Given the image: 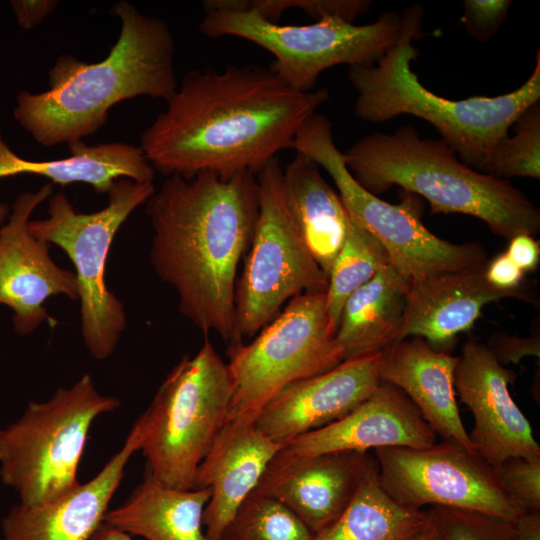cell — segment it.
<instances>
[{
  "mask_svg": "<svg viewBox=\"0 0 540 540\" xmlns=\"http://www.w3.org/2000/svg\"><path fill=\"white\" fill-rule=\"evenodd\" d=\"M354 179L374 195L397 185L425 198L432 214H465L509 241L540 231V211L520 189L464 164L443 140L421 138L411 126L373 133L343 153Z\"/></svg>",
  "mask_w": 540,
  "mask_h": 540,
  "instance_id": "5b68a950",
  "label": "cell"
},
{
  "mask_svg": "<svg viewBox=\"0 0 540 540\" xmlns=\"http://www.w3.org/2000/svg\"><path fill=\"white\" fill-rule=\"evenodd\" d=\"M140 445L137 420L121 449L88 482L46 503L15 504L1 521L2 540H90Z\"/></svg>",
  "mask_w": 540,
  "mask_h": 540,
  "instance_id": "d6986e66",
  "label": "cell"
},
{
  "mask_svg": "<svg viewBox=\"0 0 540 540\" xmlns=\"http://www.w3.org/2000/svg\"><path fill=\"white\" fill-rule=\"evenodd\" d=\"M283 448L255 425L225 424L197 468L194 488H209L203 514L208 540H218L243 501L257 487L274 456Z\"/></svg>",
  "mask_w": 540,
  "mask_h": 540,
  "instance_id": "44dd1931",
  "label": "cell"
},
{
  "mask_svg": "<svg viewBox=\"0 0 540 540\" xmlns=\"http://www.w3.org/2000/svg\"><path fill=\"white\" fill-rule=\"evenodd\" d=\"M506 254L523 272L532 271L540 260V246L533 236L520 234L509 240Z\"/></svg>",
  "mask_w": 540,
  "mask_h": 540,
  "instance_id": "74e56055",
  "label": "cell"
},
{
  "mask_svg": "<svg viewBox=\"0 0 540 540\" xmlns=\"http://www.w3.org/2000/svg\"><path fill=\"white\" fill-rule=\"evenodd\" d=\"M11 8L16 16L18 24L25 30L38 26L50 15L58 1L56 0H13Z\"/></svg>",
  "mask_w": 540,
  "mask_h": 540,
  "instance_id": "8d00e7d4",
  "label": "cell"
},
{
  "mask_svg": "<svg viewBox=\"0 0 540 540\" xmlns=\"http://www.w3.org/2000/svg\"><path fill=\"white\" fill-rule=\"evenodd\" d=\"M232 397L226 424L248 425L278 392L344 360L331 329L325 293H304L255 338L228 349Z\"/></svg>",
  "mask_w": 540,
  "mask_h": 540,
  "instance_id": "30bf717a",
  "label": "cell"
},
{
  "mask_svg": "<svg viewBox=\"0 0 540 540\" xmlns=\"http://www.w3.org/2000/svg\"><path fill=\"white\" fill-rule=\"evenodd\" d=\"M382 353L343 360L333 369L282 389L253 424L271 440L294 438L333 423L355 409L379 386Z\"/></svg>",
  "mask_w": 540,
  "mask_h": 540,
  "instance_id": "e0dca14e",
  "label": "cell"
},
{
  "mask_svg": "<svg viewBox=\"0 0 540 540\" xmlns=\"http://www.w3.org/2000/svg\"><path fill=\"white\" fill-rule=\"evenodd\" d=\"M283 191L291 218L310 254L328 277L352 221L320 167L296 153L283 169Z\"/></svg>",
  "mask_w": 540,
  "mask_h": 540,
  "instance_id": "603a6c76",
  "label": "cell"
},
{
  "mask_svg": "<svg viewBox=\"0 0 540 540\" xmlns=\"http://www.w3.org/2000/svg\"><path fill=\"white\" fill-rule=\"evenodd\" d=\"M389 265L383 246L353 219L330 272L325 292L330 326L336 334L348 297Z\"/></svg>",
  "mask_w": 540,
  "mask_h": 540,
  "instance_id": "83f0119b",
  "label": "cell"
},
{
  "mask_svg": "<svg viewBox=\"0 0 540 540\" xmlns=\"http://www.w3.org/2000/svg\"><path fill=\"white\" fill-rule=\"evenodd\" d=\"M441 540H513V523L483 513L434 507Z\"/></svg>",
  "mask_w": 540,
  "mask_h": 540,
  "instance_id": "1f68e13d",
  "label": "cell"
},
{
  "mask_svg": "<svg viewBox=\"0 0 540 540\" xmlns=\"http://www.w3.org/2000/svg\"><path fill=\"white\" fill-rule=\"evenodd\" d=\"M205 11L241 10L253 11L270 22H277L287 9H299L319 20L325 16H339L350 22L367 13L371 5L366 0H207Z\"/></svg>",
  "mask_w": 540,
  "mask_h": 540,
  "instance_id": "4dcf8cb0",
  "label": "cell"
},
{
  "mask_svg": "<svg viewBox=\"0 0 540 540\" xmlns=\"http://www.w3.org/2000/svg\"><path fill=\"white\" fill-rule=\"evenodd\" d=\"M258 206L250 172L171 175L146 201L156 274L176 291L180 313L229 347L236 344L238 266L251 244Z\"/></svg>",
  "mask_w": 540,
  "mask_h": 540,
  "instance_id": "7a4b0ae2",
  "label": "cell"
},
{
  "mask_svg": "<svg viewBox=\"0 0 540 540\" xmlns=\"http://www.w3.org/2000/svg\"><path fill=\"white\" fill-rule=\"evenodd\" d=\"M426 517L427 511L406 508L388 495L375 459L343 513L314 540H410Z\"/></svg>",
  "mask_w": 540,
  "mask_h": 540,
  "instance_id": "4316f807",
  "label": "cell"
},
{
  "mask_svg": "<svg viewBox=\"0 0 540 540\" xmlns=\"http://www.w3.org/2000/svg\"><path fill=\"white\" fill-rule=\"evenodd\" d=\"M256 180L258 216L235 289V345L256 336L295 296L325 293L328 285L289 213L277 157Z\"/></svg>",
  "mask_w": 540,
  "mask_h": 540,
  "instance_id": "7c38bea8",
  "label": "cell"
},
{
  "mask_svg": "<svg viewBox=\"0 0 540 540\" xmlns=\"http://www.w3.org/2000/svg\"><path fill=\"white\" fill-rule=\"evenodd\" d=\"M410 282L389 264L348 297L335 334L344 360L383 353L398 342Z\"/></svg>",
  "mask_w": 540,
  "mask_h": 540,
  "instance_id": "484cf974",
  "label": "cell"
},
{
  "mask_svg": "<svg viewBox=\"0 0 540 540\" xmlns=\"http://www.w3.org/2000/svg\"><path fill=\"white\" fill-rule=\"evenodd\" d=\"M510 0H465L461 22L467 32L480 42H487L504 22Z\"/></svg>",
  "mask_w": 540,
  "mask_h": 540,
  "instance_id": "836d02e7",
  "label": "cell"
},
{
  "mask_svg": "<svg viewBox=\"0 0 540 540\" xmlns=\"http://www.w3.org/2000/svg\"><path fill=\"white\" fill-rule=\"evenodd\" d=\"M458 357L454 388L474 416L469 439L475 453L493 468L511 457L540 458L530 422L509 392L515 372L476 341L465 343Z\"/></svg>",
  "mask_w": 540,
  "mask_h": 540,
  "instance_id": "9a60e30c",
  "label": "cell"
},
{
  "mask_svg": "<svg viewBox=\"0 0 540 540\" xmlns=\"http://www.w3.org/2000/svg\"><path fill=\"white\" fill-rule=\"evenodd\" d=\"M9 212V207L6 203L0 201V222L5 219Z\"/></svg>",
  "mask_w": 540,
  "mask_h": 540,
  "instance_id": "b9f144b4",
  "label": "cell"
},
{
  "mask_svg": "<svg viewBox=\"0 0 540 540\" xmlns=\"http://www.w3.org/2000/svg\"><path fill=\"white\" fill-rule=\"evenodd\" d=\"M484 267L411 280L398 342L421 337L439 350L472 328L485 305L505 298H525L521 289L491 286Z\"/></svg>",
  "mask_w": 540,
  "mask_h": 540,
  "instance_id": "ffe728a7",
  "label": "cell"
},
{
  "mask_svg": "<svg viewBox=\"0 0 540 540\" xmlns=\"http://www.w3.org/2000/svg\"><path fill=\"white\" fill-rule=\"evenodd\" d=\"M110 13L121 29L106 58L87 63L63 54L49 70L48 90L18 93L14 118L39 144L82 141L108 121L115 104L138 96L167 101L177 89L176 47L167 23L126 0Z\"/></svg>",
  "mask_w": 540,
  "mask_h": 540,
  "instance_id": "3957f363",
  "label": "cell"
},
{
  "mask_svg": "<svg viewBox=\"0 0 540 540\" xmlns=\"http://www.w3.org/2000/svg\"><path fill=\"white\" fill-rule=\"evenodd\" d=\"M458 358L421 337H409L382 353L379 376L405 393L437 436L475 453L456 402Z\"/></svg>",
  "mask_w": 540,
  "mask_h": 540,
  "instance_id": "7402d4cb",
  "label": "cell"
},
{
  "mask_svg": "<svg viewBox=\"0 0 540 540\" xmlns=\"http://www.w3.org/2000/svg\"><path fill=\"white\" fill-rule=\"evenodd\" d=\"M199 29L209 38L238 37L267 50L274 56L269 68L292 88L309 92L328 68L377 62L399 40L402 17L390 11L364 25L339 16L307 25H282L253 11L209 10Z\"/></svg>",
  "mask_w": 540,
  "mask_h": 540,
  "instance_id": "8fae6325",
  "label": "cell"
},
{
  "mask_svg": "<svg viewBox=\"0 0 540 540\" xmlns=\"http://www.w3.org/2000/svg\"><path fill=\"white\" fill-rule=\"evenodd\" d=\"M70 156L63 159L33 161L15 154L0 132V179L20 174L39 175L65 186L86 183L98 192L108 193L119 178L153 182L155 170L140 147L124 142L69 145Z\"/></svg>",
  "mask_w": 540,
  "mask_h": 540,
  "instance_id": "cb8c5ba5",
  "label": "cell"
},
{
  "mask_svg": "<svg viewBox=\"0 0 540 540\" xmlns=\"http://www.w3.org/2000/svg\"><path fill=\"white\" fill-rule=\"evenodd\" d=\"M410 540H441L437 514L434 507L427 510L424 525Z\"/></svg>",
  "mask_w": 540,
  "mask_h": 540,
  "instance_id": "ab89813d",
  "label": "cell"
},
{
  "mask_svg": "<svg viewBox=\"0 0 540 540\" xmlns=\"http://www.w3.org/2000/svg\"><path fill=\"white\" fill-rule=\"evenodd\" d=\"M210 496L209 488H174L146 471L130 497L107 511L103 522L146 540H208L203 514Z\"/></svg>",
  "mask_w": 540,
  "mask_h": 540,
  "instance_id": "d4e9b609",
  "label": "cell"
},
{
  "mask_svg": "<svg viewBox=\"0 0 540 540\" xmlns=\"http://www.w3.org/2000/svg\"><path fill=\"white\" fill-rule=\"evenodd\" d=\"M437 435L400 389L382 382L343 418L302 434L283 448L296 455L368 452L386 447L426 448Z\"/></svg>",
  "mask_w": 540,
  "mask_h": 540,
  "instance_id": "ac0fdd59",
  "label": "cell"
},
{
  "mask_svg": "<svg viewBox=\"0 0 540 540\" xmlns=\"http://www.w3.org/2000/svg\"><path fill=\"white\" fill-rule=\"evenodd\" d=\"M423 15L420 5L406 8L395 46L373 64L348 67V80L358 94L355 113L369 122L403 114L424 119L464 164L483 173L510 127L539 102L540 51L532 74L516 90L496 97L447 99L428 90L411 69L418 54L412 41L421 35Z\"/></svg>",
  "mask_w": 540,
  "mask_h": 540,
  "instance_id": "277c9868",
  "label": "cell"
},
{
  "mask_svg": "<svg viewBox=\"0 0 540 540\" xmlns=\"http://www.w3.org/2000/svg\"><path fill=\"white\" fill-rule=\"evenodd\" d=\"M515 133L494 149L483 173L505 179L540 178V104L530 106L516 120Z\"/></svg>",
  "mask_w": 540,
  "mask_h": 540,
  "instance_id": "f546056e",
  "label": "cell"
},
{
  "mask_svg": "<svg viewBox=\"0 0 540 540\" xmlns=\"http://www.w3.org/2000/svg\"><path fill=\"white\" fill-rule=\"evenodd\" d=\"M154 192L153 182L119 178L108 191L107 205L99 211L77 212L59 192L48 198L47 218L29 221L30 233L61 248L75 267L81 335L96 360L113 354L126 327L124 306L105 281L112 241L130 214Z\"/></svg>",
  "mask_w": 540,
  "mask_h": 540,
  "instance_id": "9c48e42d",
  "label": "cell"
},
{
  "mask_svg": "<svg viewBox=\"0 0 540 540\" xmlns=\"http://www.w3.org/2000/svg\"><path fill=\"white\" fill-rule=\"evenodd\" d=\"M292 149L330 175L351 218L383 246L389 264L409 280L470 270L488 262L479 243H453L433 234L422 223L418 200L411 193L392 204L363 188L347 169L326 116L313 113L296 134Z\"/></svg>",
  "mask_w": 540,
  "mask_h": 540,
  "instance_id": "ba28073f",
  "label": "cell"
},
{
  "mask_svg": "<svg viewBox=\"0 0 540 540\" xmlns=\"http://www.w3.org/2000/svg\"><path fill=\"white\" fill-rule=\"evenodd\" d=\"M513 527V540H540V512H524Z\"/></svg>",
  "mask_w": 540,
  "mask_h": 540,
  "instance_id": "f35d334b",
  "label": "cell"
},
{
  "mask_svg": "<svg viewBox=\"0 0 540 540\" xmlns=\"http://www.w3.org/2000/svg\"><path fill=\"white\" fill-rule=\"evenodd\" d=\"M484 275L491 286L512 291L520 289L524 272L504 252L486 263Z\"/></svg>",
  "mask_w": 540,
  "mask_h": 540,
  "instance_id": "d590c367",
  "label": "cell"
},
{
  "mask_svg": "<svg viewBox=\"0 0 540 540\" xmlns=\"http://www.w3.org/2000/svg\"><path fill=\"white\" fill-rule=\"evenodd\" d=\"M232 382L208 338L184 356L137 419L147 472L179 489L194 488L198 466L227 422Z\"/></svg>",
  "mask_w": 540,
  "mask_h": 540,
  "instance_id": "8992f818",
  "label": "cell"
},
{
  "mask_svg": "<svg viewBox=\"0 0 540 540\" xmlns=\"http://www.w3.org/2000/svg\"><path fill=\"white\" fill-rule=\"evenodd\" d=\"M315 535L277 500L253 491L218 540H314Z\"/></svg>",
  "mask_w": 540,
  "mask_h": 540,
  "instance_id": "f1b7e54d",
  "label": "cell"
},
{
  "mask_svg": "<svg viewBox=\"0 0 540 540\" xmlns=\"http://www.w3.org/2000/svg\"><path fill=\"white\" fill-rule=\"evenodd\" d=\"M90 540H133V538L122 530L103 522Z\"/></svg>",
  "mask_w": 540,
  "mask_h": 540,
  "instance_id": "60d3db41",
  "label": "cell"
},
{
  "mask_svg": "<svg viewBox=\"0 0 540 540\" xmlns=\"http://www.w3.org/2000/svg\"><path fill=\"white\" fill-rule=\"evenodd\" d=\"M120 406L101 394L89 374L59 387L44 402H30L21 416L0 429V479L19 503L38 505L74 487L94 420Z\"/></svg>",
  "mask_w": 540,
  "mask_h": 540,
  "instance_id": "52a82bcc",
  "label": "cell"
},
{
  "mask_svg": "<svg viewBox=\"0 0 540 540\" xmlns=\"http://www.w3.org/2000/svg\"><path fill=\"white\" fill-rule=\"evenodd\" d=\"M539 335L520 338L507 334H495L486 345L497 361L504 365L519 363L525 356L539 357Z\"/></svg>",
  "mask_w": 540,
  "mask_h": 540,
  "instance_id": "e575fe53",
  "label": "cell"
},
{
  "mask_svg": "<svg viewBox=\"0 0 540 540\" xmlns=\"http://www.w3.org/2000/svg\"><path fill=\"white\" fill-rule=\"evenodd\" d=\"M383 489L413 510L445 507L475 511L514 523L524 511L482 457L453 441L426 448L373 450Z\"/></svg>",
  "mask_w": 540,
  "mask_h": 540,
  "instance_id": "4fadbf2b",
  "label": "cell"
},
{
  "mask_svg": "<svg viewBox=\"0 0 540 540\" xmlns=\"http://www.w3.org/2000/svg\"><path fill=\"white\" fill-rule=\"evenodd\" d=\"M374 461L368 452L305 456L282 448L254 491L280 502L318 535L343 513Z\"/></svg>",
  "mask_w": 540,
  "mask_h": 540,
  "instance_id": "2e32d148",
  "label": "cell"
},
{
  "mask_svg": "<svg viewBox=\"0 0 540 540\" xmlns=\"http://www.w3.org/2000/svg\"><path fill=\"white\" fill-rule=\"evenodd\" d=\"M329 99L326 89L301 92L261 65L187 73L140 138L154 170L190 178L255 176L292 148L304 122Z\"/></svg>",
  "mask_w": 540,
  "mask_h": 540,
  "instance_id": "6da1fadb",
  "label": "cell"
},
{
  "mask_svg": "<svg viewBox=\"0 0 540 540\" xmlns=\"http://www.w3.org/2000/svg\"><path fill=\"white\" fill-rule=\"evenodd\" d=\"M51 195L50 183L36 192L21 193L7 223L0 227V305L13 310L14 330L23 336L44 321L56 324L47 313V299L58 295L78 299L75 273L59 267L49 254V244L28 228L33 211Z\"/></svg>",
  "mask_w": 540,
  "mask_h": 540,
  "instance_id": "5bb4252c",
  "label": "cell"
},
{
  "mask_svg": "<svg viewBox=\"0 0 540 540\" xmlns=\"http://www.w3.org/2000/svg\"><path fill=\"white\" fill-rule=\"evenodd\" d=\"M494 469L524 512H540V458L511 457Z\"/></svg>",
  "mask_w": 540,
  "mask_h": 540,
  "instance_id": "d6a6232c",
  "label": "cell"
}]
</instances>
